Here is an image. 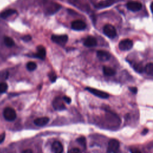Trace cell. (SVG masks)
<instances>
[{"mask_svg":"<svg viewBox=\"0 0 153 153\" xmlns=\"http://www.w3.org/2000/svg\"><path fill=\"white\" fill-rule=\"evenodd\" d=\"M106 153H120V142L118 140L112 139L109 141Z\"/></svg>","mask_w":153,"mask_h":153,"instance_id":"1","label":"cell"},{"mask_svg":"<svg viewBox=\"0 0 153 153\" xmlns=\"http://www.w3.org/2000/svg\"><path fill=\"white\" fill-rule=\"evenodd\" d=\"M3 116L8 121H14L17 117L15 110L11 107H7L3 111Z\"/></svg>","mask_w":153,"mask_h":153,"instance_id":"2","label":"cell"},{"mask_svg":"<svg viewBox=\"0 0 153 153\" xmlns=\"http://www.w3.org/2000/svg\"><path fill=\"white\" fill-rule=\"evenodd\" d=\"M61 8V5L54 2H50L45 8V13L47 15H51L56 13Z\"/></svg>","mask_w":153,"mask_h":153,"instance_id":"3","label":"cell"},{"mask_svg":"<svg viewBox=\"0 0 153 153\" xmlns=\"http://www.w3.org/2000/svg\"><path fill=\"white\" fill-rule=\"evenodd\" d=\"M103 33L109 38H114L117 35V31L115 27L111 24H106L103 28Z\"/></svg>","mask_w":153,"mask_h":153,"instance_id":"4","label":"cell"},{"mask_svg":"<svg viewBox=\"0 0 153 153\" xmlns=\"http://www.w3.org/2000/svg\"><path fill=\"white\" fill-rule=\"evenodd\" d=\"M133 41L130 39H124L121 40L119 44L118 47L121 51H127L133 47Z\"/></svg>","mask_w":153,"mask_h":153,"instance_id":"5","label":"cell"},{"mask_svg":"<svg viewBox=\"0 0 153 153\" xmlns=\"http://www.w3.org/2000/svg\"><path fill=\"white\" fill-rule=\"evenodd\" d=\"M51 38L54 42L60 45H63L67 42L68 39V36L66 35H53Z\"/></svg>","mask_w":153,"mask_h":153,"instance_id":"6","label":"cell"},{"mask_svg":"<svg viewBox=\"0 0 153 153\" xmlns=\"http://www.w3.org/2000/svg\"><path fill=\"white\" fill-rule=\"evenodd\" d=\"M85 89L88 90L89 92H90L91 93H92L93 94L95 95L96 96L102 99H107L109 97V95L107 93L96 89V88H93L91 87H86Z\"/></svg>","mask_w":153,"mask_h":153,"instance_id":"7","label":"cell"},{"mask_svg":"<svg viewBox=\"0 0 153 153\" xmlns=\"http://www.w3.org/2000/svg\"><path fill=\"white\" fill-rule=\"evenodd\" d=\"M127 8L128 10L131 11L136 12L141 10V8H142V4L138 1H131L127 2Z\"/></svg>","mask_w":153,"mask_h":153,"instance_id":"8","label":"cell"},{"mask_svg":"<svg viewBox=\"0 0 153 153\" xmlns=\"http://www.w3.org/2000/svg\"><path fill=\"white\" fill-rule=\"evenodd\" d=\"M63 99L60 97H56L53 101V106L55 110L61 111L65 109Z\"/></svg>","mask_w":153,"mask_h":153,"instance_id":"9","label":"cell"},{"mask_svg":"<svg viewBox=\"0 0 153 153\" xmlns=\"http://www.w3.org/2000/svg\"><path fill=\"white\" fill-rule=\"evenodd\" d=\"M71 27L75 30H82L86 28V24L81 20H76L72 22Z\"/></svg>","mask_w":153,"mask_h":153,"instance_id":"10","label":"cell"},{"mask_svg":"<svg viewBox=\"0 0 153 153\" xmlns=\"http://www.w3.org/2000/svg\"><path fill=\"white\" fill-rule=\"evenodd\" d=\"M51 150L53 153H62L63 151V146L60 142L56 140L51 145Z\"/></svg>","mask_w":153,"mask_h":153,"instance_id":"11","label":"cell"},{"mask_svg":"<svg viewBox=\"0 0 153 153\" xmlns=\"http://www.w3.org/2000/svg\"><path fill=\"white\" fill-rule=\"evenodd\" d=\"M97 57L101 61H107L111 57V54L106 51L99 50L97 51Z\"/></svg>","mask_w":153,"mask_h":153,"instance_id":"12","label":"cell"},{"mask_svg":"<svg viewBox=\"0 0 153 153\" xmlns=\"http://www.w3.org/2000/svg\"><path fill=\"white\" fill-rule=\"evenodd\" d=\"M35 57L44 60L46 56V51L42 45H39L37 47V53L33 54Z\"/></svg>","mask_w":153,"mask_h":153,"instance_id":"13","label":"cell"},{"mask_svg":"<svg viewBox=\"0 0 153 153\" xmlns=\"http://www.w3.org/2000/svg\"><path fill=\"white\" fill-rule=\"evenodd\" d=\"M69 2L72 4V5L80 8L81 10H84L85 8L86 4H85V0H68Z\"/></svg>","mask_w":153,"mask_h":153,"instance_id":"14","label":"cell"},{"mask_svg":"<svg viewBox=\"0 0 153 153\" xmlns=\"http://www.w3.org/2000/svg\"><path fill=\"white\" fill-rule=\"evenodd\" d=\"M84 45L88 47H94L97 45V40L94 37L89 36L85 39L84 42Z\"/></svg>","mask_w":153,"mask_h":153,"instance_id":"15","label":"cell"},{"mask_svg":"<svg viewBox=\"0 0 153 153\" xmlns=\"http://www.w3.org/2000/svg\"><path fill=\"white\" fill-rule=\"evenodd\" d=\"M49 120H50V119L48 117H39V118H36L34 120L33 123L35 125H36L38 126H44L48 123Z\"/></svg>","mask_w":153,"mask_h":153,"instance_id":"16","label":"cell"},{"mask_svg":"<svg viewBox=\"0 0 153 153\" xmlns=\"http://www.w3.org/2000/svg\"><path fill=\"white\" fill-rule=\"evenodd\" d=\"M16 10H14V9H8L4 11H2L1 14H0V17L2 19H6L7 17H8L9 16L16 13Z\"/></svg>","mask_w":153,"mask_h":153,"instance_id":"17","label":"cell"},{"mask_svg":"<svg viewBox=\"0 0 153 153\" xmlns=\"http://www.w3.org/2000/svg\"><path fill=\"white\" fill-rule=\"evenodd\" d=\"M103 74L106 75V76H113L115 74V69H114L113 68L109 67V66H104L103 67Z\"/></svg>","mask_w":153,"mask_h":153,"instance_id":"18","label":"cell"},{"mask_svg":"<svg viewBox=\"0 0 153 153\" xmlns=\"http://www.w3.org/2000/svg\"><path fill=\"white\" fill-rule=\"evenodd\" d=\"M113 3H114L113 0H105V1L99 2L96 5V7L97 8H104V7H106L112 5Z\"/></svg>","mask_w":153,"mask_h":153,"instance_id":"19","label":"cell"},{"mask_svg":"<svg viewBox=\"0 0 153 153\" xmlns=\"http://www.w3.org/2000/svg\"><path fill=\"white\" fill-rule=\"evenodd\" d=\"M145 72L149 75H153V63L149 62L144 68Z\"/></svg>","mask_w":153,"mask_h":153,"instance_id":"20","label":"cell"},{"mask_svg":"<svg viewBox=\"0 0 153 153\" xmlns=\"http://www.w3.org/2000/svg\"><path fill=\"white\" fill-rule=\"evenodd\" d=\"M133 67L134 70L139 73H142L144 71V67H143V65L140 62L134 63L133 65Z\"/></svg>","mask_w":153,"mask_h":153,"instance_id":"21","label":"cell"},{"mask_svg":"<svg viewBox=\"0 0 153 153\" xmlns=\"http://www.w3.org/2000/svg\"><path fill=\"white\" fill-rule=\"evenodd\" d=\"M4 44L8 47H12L14 45V40L8 36H6L4 38Z\"/></svg>","mask_w":153,"mask_h":153,"instance_id":"22","label":"cell"},{"mask_svg":"<svg viewBox=\"0 0 153 153\" xmlns=\"http://www.w3.org/2000/svg\"><path fill=\"white\" fill-rule=\"evenodd\" d=\"M37 67L36 64L33 62H29L26 65V68L29 71H34Z\"/></svg>","mask_w":153,"mask_h":153,"instance_id":"23","label":"cell"},{"mask_svg":"<svg viewBox=\"0 0 153 153\" xmlns=\"http://www.w3.org/2000/svg\"><path fill=\"white\" fill-rule=\"evenodd\" d=\"M8 85L5 82L0 83V93H3L7 90Z\"/></svg>","mask_w":153,"mask_h":153,"instance_id":"24","label":"cell"},{"mask_svg":"<svg viewBox=\"0 0 153 153\" xmlns=\"http://www.w3.org/2000/svg\"><path fill=\"white\" fill-rule=\"evenodd\" d=\"M49 78H50V81L53 82L56 81V80L57 79V75L54 72H50L49 74Z\"/></svg>","mask_w":153,"mask_h":153,"instance_id":"25","label":"cell"},{"mask_svg":"<svg viewBox=\"0 0 153 153\" xmlns=\"http://www.w3.org/2000/svg\"><path fill=\"white\" fill-rule=\"evenodd\" d=\"M77 141L81 144L82 145L84 148H85V145H86V142H85V139L84 137H81L78 138Z\"/></svg>","mask_w":153,"mask_h":153,"instance_id":"26","label":"cell"},{"mask_svg":"<svg viewBox=\"0 0 153 153\" xmlns=\"http://www.w3.org/2000/svg\"><path fill=\"white\" fill-rule=\"evenodd\" d=\"M68 153H82L81 150L78 148H73L68 151Z\"/></svg>","mask_w":153,"mask_h":153,"instance_id":"27","label":"cell"},{"mask_svg":"<svg viewBox=\"0 0 153 153\" xmlns=\"http://www.w3.org/2000/svg\"><path fill=\"white\" fill-rule=\"evenodd\" d=\"M32 39V37L30 36V35H25L24 36H23L22 38V39L23 41H25V42H28L29 41H30Z\"/></svg>","mask_w":153,"mask_h":153,"instance_id":"28","label":"cell"},{"mask_svg":"<svg viewBox=\"0 0 153 153\" xmlns=\"http://www.w3.org/2000/svg\"><path fill=\"white\" fill-rule=\"evenodd\" d=\"M63 100H64L65 102H66L67 103H70L71 102V99L69 97H68V96H63Z\"/></svg>","mask_w":153,"mask_h":153,"instance_id":"29","label":"cell"},{"mask_svg":"<svg viewBox=\"0 0 153 153\" xmlns=\"http://www.w3.org/2000/svg\"><path fill=\"white\" fill-rule=\"evenodd\" d=\"M5 138V133L0 134V143H2L4 141Z\"/></svg>","mask_w":153,"mask_h":153,"instance_id":"30","label":"cell"},{"mask_svg":"<svg viewBox=\"0 0 153 153\" xmlns=\"http://www.w3.org/2000/svg\"><path fill=\"white\" fill-rule=\"evenodd\" d=\"M129 90H130V91H131L133 93H134V94H136L137 92V88L134 87H129Z\"/></svg>","mask_w":153,"mask_h":153,"instance_id":"31","label":"cell"},{"mask_svg":"<svg viewBox=\"0 0 153 153\" xmlns=\"http://www.w3.org/2000/svg\"><path fill=\"white\" fill-rule=\"evenodd\" d=\"M130 153H141V152L139 149H136V148L131 149L130 150Z\"/></svg>","mask_w":153,"mask_h":153,"instance_id":"32","label":"cell"},{"mask_svg":"<svg viewBox=\"0 0 153 153\" xmlns=\"http://www.w3.org/2000/svg\"><path fill=\"white\" fill-rule=\"evenodd\" d=\"M22 153H33V151L32 149H25L23 150Z\"/></svg>","mask_w":153,"mask_h":153,"instance_id":"33","label":"cell"},{"mask_svg":"<svg viewBox=\"0 0 153 153\" xmlns=\"http://www.w3.org/2000/svg\"><path fill=\"white\" fill-rule=\"evenodd\" d=\"M148 132V130L147 129V128H145V129H143V130L142 131V135H145V134H146Z\"/></svg>","mask_w":153,"mask_h":153,"instance_id":"34","label":"cell"},{"mask_svg":"<svg viewBox=\"0 0 153 153\" xmlns=\"http://www.w3.org/2000/svg\"><path fill=\"white\" fill-rule=\"evenodd\" d=\"M150 8H151V11H152V14H153V2H152L151 3V4Z\"/></svg>","mask_w":153,"mask_h":153,"instance_id":"35","label":"cell"}]
</instances>
